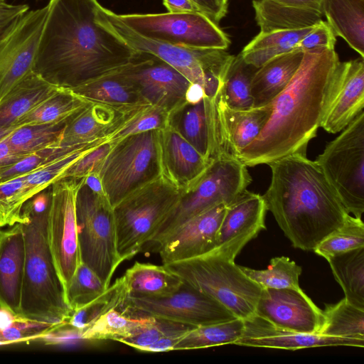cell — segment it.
Masks as SVG:
<instances>
[{"instance_id":"6da1fadb","label":"cell","mask_w":364,"mask_h":364,"mask_svg":"<svg viewBox=\"0 0 364 364\" xmlns=\"http://www.w3.org/2000/svg\"><path fill=\"white\" fill-rule=\"evenodd\" d=\"M33 71L73 89L119 71L140 53L97 18V0H49Z\"/></svg>"},{"instance_id":"7a4b0ae2","label":"cell","mask_w":364,"mask_h":364,"mask_svg":"<svg viewBox=\"0 0 364 364\" xmlns=\"http://www.w3.org/2000/svg\"><path fill=\"white\" fill-rule=\"evenodd\" d=\"M339 58L335 49L306 51L296 74L272 102L259 135L237 159L246 166L269 164L287 156H306L331 98Z\"/></svg>"},{"instance_id":"3957f363","label":"cell","mask_w":364,"mask_h":364,"mask_svg":"<svg viewBox=\"0 0 364 364\" xmlns=\"http://www.w3.org/2000/svg\"><path fill=\"white\" fill-rule=\"evenodd\" d=\"M268 166L267 210L294 247L314 251L349 213L315 161L294 154Z\"/></svg>"},{"instance_id":"277c9868","label":"cell","mask_w":364,"mask_h":364,"mask_svg":"<svg viewBox=\"0 0 364 364\" xmlns=\"http://www.w3.org/2000/svg\"><path fill=\"white\" fill-rule=\"evenodd\" d=\"M50 186L29 199L23 208L26 246L24 276L18 316L65 325L72 315L48 237Z\"/></svg>"},{"instance_id":"5b68a950","label":"cell","mask_w":364,"mask_h":364,"mask_svg":"<svg viewBox=\"0 0 364 364\" xmlns=\"http://www.w3.org/2000/svg\"><path fill=\"white\" fill-rule=\"evenodd\" d=\"M91 173L100 180L114 208L129 194L162 176L165 167L161 129L134 134L112 144Z\"/></svg>"},{"instance_id":"8992f818","label":"cell","mask_w":364,"mask_h":364,"mask_svg":"<svg viewBox=\"0 0 364 364\" xmlns=\"http://www.w3.org/2000/svg\"><path fill=\"white\" fill-rule=\"evenodd\" d=\"M184 284L214 299L237 318L255 314L262 288L250 279L235 260L215 251L164 264Z\"/></svg>"},{"instance_id":"52a82bcc","label":"cell","mask_w":364,"mask_h":364,"mask_svg":"<svg viewBox=\"0 0 364 364\" xmlns=\"http://www.w3.org/2000/svg\"><path fill=\"white\" fill-rule=\"evenodd\" d=\"M185 191L164 174L134 191L113 208L117 251L123 261L144 249Z\"/></svg>"},{"instance_id":"ba28073f","label":"cell","mask_w":364,"mask_h":364,"mask_svg":"<svg viewBox=\"0 0 364 364\" xmlns=\"http://www.w3.org/2000/svg\"><path fill=\"white\" fill-rule=\"evenodd\" d=\"M247 167L231 156L220 155L213 158L204 175L185 191L146 245L155 250L188 220L216 205L230 204L252 182Z\"/></svg>"},{"instance_id":"9c48e42d","label":"cell","mask_w":364,"mask_h":364,"mask_svg":"<svg viewBox=\"0 0 364 364\" xmlns=\"http://www.w3.org/2000/svg\"><path fill=\"white\" fill-rule=\"evenodd\" d=\"M76 218L81 262L109 287L123 262L117 251L113 208L105 196L92 191L84 181L77 193Z\"/></svg>"},{"instance_id":"30bf717a","label":"cell","mask_w":364,"mask_h":364,"mask_svg":"<svg viewBox=\"0 0 364 364\" xmlns=\"http://www.w3.org/2000/svg\"><path fill=\"white\" fill-rule=\"evenodd\" d=\"M315 162L347 212H364V112L361 111L316 159Z\"/></svg>"},{"instance_id":"8fae6325","label":"cell","mask_w":364,"mask_h":364,"mask_svg":"<svg viewBox=\"0 0 364 364\" xmlns=\"http://www.w3.org/2000/svg\"><path fill=\"white\" fill-rule=\"evenodd\" d=\"M97 18L135 51L159 58L180 72L191 83L199 84L203 88L208 73H226L235 57L226 50L193 48L145 38L125 26L117 18V14L101 5Z\"/></svg>"},{"instance_id":"7c38bea8","label":"cell","mask_w":364,"mask_h":364,"mask_svg":"<svg viewBox=\"0 0 364 364\" xmlns=\"http://www.w3.org/2000/svg\"><path fill=\"white\" fill-rule=\"evenodd\" d=\"M128 28L145 38L171 45L226 50L228 36L201 12L117 14Z\"/></svg>"},{"instance_id":"4fadbf2b","label":"cell","mask_w":364,"mask_h":364,"mask_svg":"<svg viewBox=\"0 0 364 364\" xmlns=\"http://www.w3.org/2000/svg\"><path fill=\"white\" fill-rule=\"evenodd\" d=\"M84 178H63L50 186L48 237L65 293L81 262L76 218V197Z\"/></svg>"},{"instance_id":"5bb4252c","label":"cell","mask_w":364,"mask_h":364,"mask_svg":"<svg viewBox=\"0 0 364 364\" xmlns=\"http://www.w3.org/2000/svg\"><path fill=\"white\" fill-rule=\"evenodd\" d=\"M203 99L208 131L209 157L220 155L237 158L260 133L269 118L272 105L239 109L229 107L223 95Z\"/></svg>"},{"instance_id":"9a60e30c","label":"cell","mask_w":364,"mask_h":364,"mask_svg":"<svg viewBox=\"0 0 364 364\" xmlns=\"http://www.w3.org/2000/svg\"><path fill=\"white\" fill-rule=\"evenodd\" d=\"M122 308L192 327L223 323L237 317L210 296L186 284L163 297L129 296Z\"/></svg>"},{"instance_id":"2e32d148","label":"cell","mask_w":364,"mask_h":364,"mask_svg":"<svg viewBox=\"0 0 364 364\" xmlns=\"http://www.w3.org/2000/svg\"><path fill=\"white\" fill-rule=\"evenodd\" d=\"M48 9H30L0 27V98L32 70Z\"/></svg>"},{"instance_id":"e0dca14e","label":"cell","mask_w":364,"mask_h":364,"mask_svg":"<svg viewBox=\"0 0 364 364\" xmlns=\"http://www.w3.org/2000/svg\"><path fill=\"white\" fill-rule=\"evenodd\" d=\"M124 76L137 88L149 105L173 111L186 102L191 82L159 58L143 53L122 69Z\"/></svg>"},{"instance_id":"ac0fdd59","label":"cell","mask_w":364,"mask_h":364,"mask_svg":"<svg viewBox=\"0 0 364 364\" xmlns=\"http://www.w3.org/2000/svg\"><path fill=\"white\" fill-rule=\"evenodd\" d=\"M255 315L274 326L300 333H318L323 314L299 288H264Z\"/></svg>"},{"instance_id":"d6986e66","label":"cell","mask_w":364,"mask_h":364,"mask_svg":"<svg viewBox=\"0 0 364 364\" xmlns=\"http://www.w3.org/2000/svg\"><path fill=\"white\" fill-rule=\"evenodd\" d=\"M267 211L262 196L245 190L226 206L213 251L235 260L245 245L266 229Z\"/></svg>"},{"instance_id":"ffe728a7","label":"cell","mask_w":364,"mask_h":364,"mask_svg":"<svg viewBox=\"0 0 364 364\" xmlns=\"http://www.w3.org/2000/svg\"><path fill=\"white\" fill-rule=\"evenodd\" d=\"M226 205L220 204L188 220L157 247L163 264L203 255L215 249Z\"/></svg>"},{"instance_id":"44dd1931","label":"cell","mask_w":364,"mask_h":364,"mask_svg":"<svg viewBox=\"0 0 364 364\" xmlns=\"http://www.w3.org/2000/svg\"><path fill=\"white\" fill-rule=\"evenodd\" d=\"M364 60L363 58L339 62L333 92L321 127L336 134L346 128L363 110Z\"/></svg>"},{"instance_id":"7402d4cb","label":"cell","mask_w":364,"mask_h":364,"mask_svg":"<svg viewBox=\"0 0 364 364\" xmlns=\"http://www.w3.org/2000/svg\"><path fill=\"white\" fill-rule=\"evenodd\" d=\"M244 323L243 332L235 345L286 350L327 346L364 347V340L289 331L277 327L255 314L244 320Z\"/></svg>"},{"instance_id":"603a6c76","label":"cell","mask_w":364,"mask_h":364,"mask_svg":"<svg viewBox=\"0 0 364 364\" xmlns=\"http://www.w3.org/2000/svg\"><path fill=\"white\" fill-rule=\"evenodd\" d=\"M26 246L21 223L0 230V308L20 312Z\"/></svg>"},{"instance_id":"cb8c5ba5","label":"cell","mask_w":364,"mask_h":364,"mask_svg":"<svg viewBox=\"0 0 364 364\" xmlns=\"http://www.w3.org/2000/svg\"><path fill=\"white\" fill-rule=\"evenodd\" d=\"M122 106L90 101L66 124L60 143L64 146H77L108 139L129 117H115L114 111Z\"/></svg>"},{"instance_id":"d4e9b609","label":"cell","mask_w":364,"mask_h":364,"mask_svg":"<svg viewBox=\"0 0 364 364\" xmlns=\"http://www.w3.org/2000/svg\"><path fill=\"white\" fill-rule=\"evenodd\" d=\"M304 52L293 50L276 56L255 70L250 84L252 107L270 103L290 82Z\"/></svg>"},{"instance_id":"484cf974","label":"cell","mask_w":364,"mask_h":364,"mask_svg":"<svg viewBox=\"0 0 364 364\" xmlns=\"http://www.w3.org/2000/svg\"><path fill=\"white\" fill-rule=\"evenodd\" d=\"M60 88L32 70L0 98V127L16 126L20 119Z\"/></svg>"},{"instance_id":"4316f807","label":"cell","mask_w":364,"mask_h":364,"mask_svg":"<svg viewBox=\"0 0 364 364\" xmlns=\"http://www.w3.org/2000/svg\"><path fill=\"white\" fill-rule=\"evenodd\" d=\"M252 6L260 32L311 27L319 23L323 16L319 10L289 5L274 0H254Z\"/></svg>"},{"instance_id":"83f0119b","label":"cell","mask_w":364,"mask_h":364,"mask_svg":"<svg viewBox=\"0 0 364 364\" xmlns=\"http://www.w3.org/2000/svg\"><path fill=\"white\" fill-rule=\"evenodd\" d=\"M323 15L336 36L364 58V0H323Z\"/></svg>"},{"instance_id":"f1b7e54d","label":"cell","mask_w":364,"mask_h":364,"mask_svg":"<svg viewBox=\"0 0 364 364\" xmlns=\"http://www.w3.org/2000/svg\"><path fill=\"white\" fill-rule=\"evenodd\" d=\"M129 296L163 297L178 291L182 280L164 264L136 262L122 276Z\"/></svg>"},{"instance_id":"f546056e","label":"cell","mask_w":364,"mask_h":364,"mask_svg":"<svg viewBox=\"0 0 364 364\" xmlns=\"http://www.w3.org/2000/svg\"><path fill=\"white\" fill-rule=\"evenodd\" d=\"M168 134L166 140L163 137V146L168 161L166 163L171 168L170 176L176 183L188 181V191L204 175L213 159L200 154L178 132L171 130Z\"/></svg>"},{"instance_id":"4dcf8cb0","label":"cell","mask_w":364,"mask_h":364,"mask_svg":"<svg viewBox=\"0 0 364 364\" xmlns=\"http://www.w3.org/2000/svg\"><path fill=\"white\" fill-rule=\"evenodd\" d=\"M122 69L70 90L89 101L111 105L137 107L149 105L135 85L124 76Z\"/></svg>"},{"instance_id":"1f68e13d","label":"cell","mask_w":364,"mask_h":364,"mask_svg":"<svg viewBox=\"0 0 364 364\" xmlns=\"http://www.w3.org/2000/svg\"><path fill=\"white\" fill-rule=\"evenodd\" d=\"M132 313L121 309H110L81 333V339L120 342L138 333L156 319L149 315L134 313V316Z\"/></svg>"},{"instance_id":"d6a6232c","label":"cell","mask_w":364,"mask_h":364,"mask_svg":"<svg viewBox=\"0 0 364 364\" xmlns=\"http://www.w3.org/2000/svg\"><path fill=\"white\" fill-rule=\"evenodd\" d=\"M312 27L259 32L240 54L245 63L258 68L272 58L293 50Z\"/></svg>"},{"instance_id":"836d02e7","label":"cell","mask_w":364,"mask_h":364,"mask_svg":"<svg viewBox=\"0 0 364 364\" xmlns=\"http://www.w3.org/2000/svg\"><path fill=\"white\" fill-rule=\"evenodd\" d=\"M327 261L344 298L364 309V247L334 255Z\"/></svg>"},{"instance_id":"e575fe53","label":"cell","mask_w":364,"mask_h":364,"mask_svg":"<svg viewBox=\"0 0 364 364\" xmlns=\"http://www.w3.org/2000/svg\"><path fill=\"white\" fill-rule=\"evenodd\" d=\"M90 102V101L77 95L72 90L60 87L20 119L16 124L20 126L68 121Z\"/></svg>"},{"instance_id":"d590c367","label":"cell","mask_w":364,"mask_h":364,"mask_svg":"<svg viewBox=\"0 0 364 364\" xmlns=\"http://www.w3.org/2000/svg\"><path fill=\"white\" fill-rule=\"evenodd\" d=\"M318 334L345 338L364 340V309L345 298L334 304H326Z\"/></svg>"},{"instance_id":"8d00e7d4","label":"cell","mask_w":364,"mask_h":364,"mask_svg":"<svg viewBox=\"0 0 364 364\" xmlns=\"http://www.w3.org/2000/svg\"><path fill=\"white\" fill-rule=\"evenodd\" d=\"M244 320H233L211 325L193 327L173 346V350L206 348L235 344L244 330Z\"/></svg>"},{"instance_id":"74e56055","label":"cell","mask_w":364,"mask_h":364,"mask_svg":"<svg viewBox=\"0 0 364 364\" xmlns=\"http://www.w3.org/2000/svg\"><path fill=\"white\" fill-rule=\"evenodd\" d=\"M69 120L17 126L6 139L13 150L22 155L60 145L64 129Z\"/></svg>"},{"instance_id":"f35d334b","label":"cell","mask_w":364,"mask_h":364,"mask_svg":"<svg viewBox=\"0 0 364 364\" xmlns=\"http://www.w3.org/2000/svg\"><path fill=\"white\" fill-rule=\"evenodd\" d=\"M106 141L107 139L81 146L26 174L25 196L27 200L48 188L55 181L63 178L65 172L69 167L85 154Z\"/></svg>"},{"instance_id":"ab89813d","label":"cell","mask_w":364,"mask_h":364,"mask_svg":"<svg viewBox=\"0 0 364 364\" xmlns=\"http://www.w3.org/2000/svg\"><path fill=\"white\" fill-rule=\"evenodd\" d=\"M129 294L122 277L119 278L100 296L81 309L73 311L68 326L81 333L99 317L112 309H120L126 302ZM81 337V336H80Z\"/></svg>"},{"instance_id":"60d3db41","label":"cell","mask_w":364,"mask_h":364,"mask_svg":"<svg viewBox=\"0 0 364 364\" xmlns=\"http://www.w3.org/2000/svg\"><path fill=\"white\" fill-rule=\"evenodd\" d=\"M257 68L244 61L240 54L235 55L225 75L222 90L227 105L234 109L252 107L250 84Z\"/></svg>"},{"instance_id":"b9f144b4","label":"cell","mask_w":364,"mask_h":364,"mask_svg":"<svg viewBox=\"0 0 364 364\" xmlns=\"http://www.w3.org/2000/svg\"><path fill=\"white\" fill-rule=\"evenodd\" d=\"M242 271L262 289L299 288L302 269L287 257H276L266 269H254L240 266Z\"/></svg>"},{"instance_id":"7bdbcfd3","label":"cell","mask_w":364,"mask_h":364,"mask_svg":"<svg viewBox=\"0 0 364 364\" xmlns=\"http://www.w3.org/2000/svg\"><path fill=\"white\" fill-rule=\"evenodd\" d=\"M364 247V224L361 218L348 215L344 223L328 235L314 252L326 260L338 254Z\"/></svg>"},{"instance_id":"ee69618b","label":"cell","mask_w":364,"mask_h":364,"mask_svg":"<svg viewBox=\"0 0 364 364\" xmlns=\"http://www.w3.org/2000/svg\"><path fill=\"white\" fill-rule=\"evenodd\" d=\"M100 277L81 262L65 289L66 302L72 312L90 303L107 289Z\"/></svg>"},{"instance_id":"f6af8a7d","label":"cell","mask_w":364,"mask_h":364,"mask_svg":"<svg viewBox=\"0 0 364 364\" xmlns=\"http://www.w3.org/2000/svg\"><path fill=\"white\" fill-rule=\"evenodd\" d=\"M25 176L0 182V230L23 220V208L28 201L25 196Z\"/></svg>"},{"instance_id":"bcb514c9","label":"cell","mask_w":364,"mask_h":364,"mask_svg":"<svg viewBox=\"0 0 364 364\" xmlns=\"http://www.w3.org/2000/svg\"><path fill=\"white\" fill-rule=\"evenodd\" d=\"M190 105L181 119L178 132L200 154L206 158H210L208 131L204 101L203 100L196 104Z\"/></svg>"},{"instance_id":"7dc6e473","label":"cell","mask_w":364,"mask_h":364,"mask_svg":"<svg viewBox=\"0 0 364 364\" xmlns=\"http://www.w3.org/2000/svg\"><path fill=\"white\" fill-rule=\"evenodd\" d=\"M168 112L162 108L151 105L136 112L109 136L107 141L115 144L126 137L145 132L162 129L168 124Z\"/></svg>"},{"instance_id":"c3c4849f","label":"cell","mask_w":364,"mask_h":364,"mask_svg":"<svg viewBox=\"0 0 364 364\" xmlns=\"http://www.w3.org/2000/svg\"><path fill=\"white\" fill-rule=\"evenodd\" d=\"M85 145L77 146L56 145L26 154L15 164L0 168V182L28 174Z\"/></svg>"},{"instance_id":"681fc988","label":"cell","mask_w":364,"mask_h":364,"mask_svg":"<svg viewBox=\"0 0 364 364\" xmlns=\"http://www.w3.org/2000/svg\"><path fill=\"white\" fill-rule=\"evenodd\" d=\"M64 325L39 322L16 316L8 326L0 328V345L41 338Z\"/></svg>"},{"instance_id":"f907efd6","label":"cell","mask_w":364,"mask_h":364,"mask_svg":"<svg viewBox=\"0 0 364 364\" xmlns=\"http://www.w3.org/2000/svg\"><path fill=\"white\" fill-rule=\"evenodd\" d=\"M191 328L193 327L182 323L156 318L153 323L145 327L138 333L122 340L120 343L143 351L164 336L184 333Z\"/></svg>"},{"instance_id":"816d5d0a","label":"cell","mask_w":364,"mask_h":364,"mask_svg":"<svg viewBox=\"0 0 364 364\" xmlns=\"http://www.w3.org/2000/svg\"><path fill=\"white\" fill-rule=\"evenodd\" d=\"M336 36L326 21L321 20L300 40L294 50L303 52L318 49H335Z\"/></svg>"},{"instance_id":"f5cc1de1","label":"cell","mask_w":364,"mask_h":364,"mask_svg":"<svg viewBox=\"0 0 364 364\" xmlns=\"http://www.w3.org/2000/svg\"><path fill=\"white\" fill-rule=\"evenodd\" d=\"M112 146V144L107 141L100 144L69 167L65 172L63 178H82L86 177L93 171L98 164L109 153Z\"/></svg>"},{"instance_id":"db71d44e","label":"cell","mask_w":364,"mask_h":364,"mask_svg":"<svg viewBox=\"0 0 364 364\" xmlns=\"http://www.w3.org/2000/svg\"><path fill=\"white\" fill-rule=\"evenodd\" d=\"M201 11L217 24L228 12L226 0H193Z\"/></svg>"},{"instance_id":"11a10c76","label":"cell","mask_w":364,"mask_h":364,"mask_svg":"<svg viewBox=\"0 0 364 364\" xmlns=\"http://www.w3.org/2000/svg\"><path fill=\"white\" fill-rule=\"evenodd\" d=\"M163 4L168 12L203 13L193 0H163Z\"/></svg>"},{"instance_id":"9f6ffc18","label":"cell","mask_w":364,"mask_h":364,"mask_svg":"<svg viewBox=\"0 0 364 364\" xmlns=\"http://www.w3.org/2000/svg\"><path fill=\"white\" fill-rule=\"evenodd\" d=\"M186 332L164 336L146 348L143 351L161 353L173 350V346Z\"/></svg>"},{"instance_id":"6f0895ef","label":"cell","mask_w":364,"mask_h":364,"mask_svg":"<svg viewBox=\"0 0 364 364\" xmlns=\"http://www.w3.org/2000/svg\"><path fill=\"white\" fill-rule=\"evenodd\" d=\"M24 156L15 152L6 138L0 141V168L15 164Z\"/></svg>"},{"instance_id":"680465c9","label":"cell","mask_w":364,"mask_h":364,"mask_svg":"<svg viewBox=\"0 0 364 364\" xmlns=\"http://www.w3.org/2000/svg\"><path fill=\"white\" fill-rule=\"evenodd\" d=\"M205 97L203 87L197 83H191L186 93V102L188 105L196 104Z\"/></svg>"},{"instance_id":"91938a15","label":"cell","mask_w":364,"mask_h":364,"mask_svg":"<svg viewBox=\"0 0 364 364\" xmlns=\"http://www.w3.org/2000/svg\"><path fill=\"white\" fill-rule=\"evenodd\" d=\"M280 3L322 11L323 0H274Z\"/></svg>"},{"instance_id":"94428289","label":"cell","mask_w":364,"mask_h":364,"mask_svg":"<svg viewBox=\"0 0 364 364\" xmlns=\"http://www.w3.org/2000/svg\"><path fill=\"white\" fill-rule=\"evenodd\" d=\"M84 183L94 193L105 196L101 181L95 174L87 175L85 177Z\"/></svg>"},{"instance_id":"6125c7cd","label":"cell","mask_w":364,"mask_h":364,"mask_svg":"<svg viewBox=\"0 0 364 364\" xmlns=\"http://www.w3.org/2000/svg\"><path fill=\"white\" fill-rule=\"evenodd\" d=\"M16 316L9 311L0 308V328H5L9 326Z\"/></svg>"},{"instance_id":"be15d7a7","label":"cell","mask_w":364,"mask_h":364,"mask_svg":"<svg viewBox=\"0 0 364 364\" xmlns=\"http://www.w3.org/2000/svg\"><path fill=\"white\" fill-rule=\"evenodd\" d=\"M17 125L11 127H0V141L6 138Z\"/></svg>"},{"instance_id":"e7e4bbea","label":"cell","mask_w":364,"mask_h":364,"mask_svg":"<svg viewBox=\"0 0 364 364\" xmlns=\"http://www.w3.org/2000/svg\"><path fill=\"white\" fill-rule=\"evenodd\" d=\"M6 0H0V8H1L4 5H5L6 4Z\"/></svg>"},{"instance_id":"03108f58","label":"cell","mask_w":364,"mask_h":364,"mask_svg":"<svg viewBox=\"0 0 364 364\" xmlns=\"http://www.w3.org/2000/svg\"><path fill=\"white\" fill-rule=\"evenodd\" d=\"M227 1H228V0H226Z\"/></svg>"}]
</instances>
